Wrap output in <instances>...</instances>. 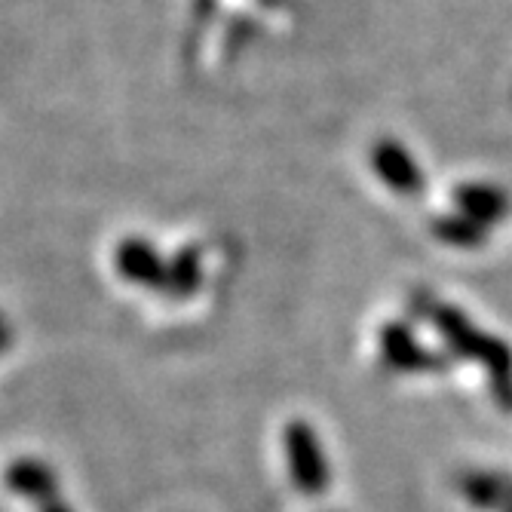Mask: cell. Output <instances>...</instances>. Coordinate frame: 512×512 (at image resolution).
I'll return each instance as SVG.
<instances>
[{
    "mask_svg": "<svg viewBox=\"0 0 512 512\" xmlns=\"http://www.w3.org/2000/svg\"><path fill=\"white\" fill-rule=\"evenodd\" d=\"M200 283V264H197V252H181L175 258V264L169 267V283L166 289L172 295H191Z\"/></svg>",
    "mask_w": 512,
    "mask_h": 512,
    "instance_id": "cell-4",
    "label": "cell"
},
{
    "mask_svg": "<svg viewBox=\"0 0 512 512\" xmlns=\"http://www.w3.org/2000/svg\"><path fill=\"white\" fill-rule=\"evenodd\" d=\"M0 332H7V329H4V325H0Z\"/></svg>",
    "mask_w": 512,
    "mask_h": 512,
    "instance_id": "cell-6",
    "label": "cell"
},
{
    "mask_svg": "<svg viewBox=\"0 0 512 512\" xmlns=\"http://www.w3.org/2000/svg\"><path fill=\"white\" fill-rule=\"evenodd\" d=\"M40 512H71V509H65L59 500H46V503L40 506Z\"/></svg>",
    "mask_w": 512,
    "mask_h": 512,
    "instance_id": "cell-5",
    "label": "cell"
},
{
    "mask_svg": "<svg viewBox=\"0 0 512 512\" xmlns=\"http://www.w3.org/2000/svg\"><path fill=\"white\" fill-rule=\"evenodd\" d=\"M286 451H289V470L295 485L310 497L322 494L325 485H329V467H325V454L319 448L316 433L304 421L286 427Z\"/></svg>",
    "mask_w": 512,
    "mask_h": 512,
    "instance_id": "cell-1",
    "label": "cell"
},
{
    "mask_svg": "<svg viewBox=\"0 0 512 512\" xmlns=\"http://www.w3.org/2000/svg\"><path fill=\"white\" fill-rule=\"evenodd\" d=\"M117 270L126 279H132V283H142V286L166 289V283H169V267L160 261V255L148 243H138V240H129L120 246Z\"/></svg>",
    "mask_w": 512,
    "mask_h": 512,
    "instance_id": "cell-2",
    "label": "cell"
},
{
    "mask_svg": "<svg viewBox=\"0 0 512 512\" xmlns=\"http://www.w3.org/2000/svg\"><path fill=\"white\" fill-rule=\"evenodd\" d=\"M7 485L25 497H34L40 503L46 500H56V476L50 467L34 460H16L13 467L7 470Z\"/></svg>",
    "mask_w": 512,
    "mask_h": 512,
    "instance_id": "cell-3",
    "label": "cell"
}]
</instances>
